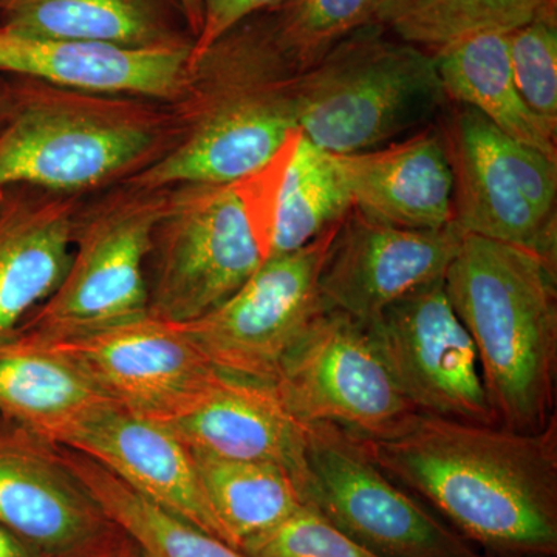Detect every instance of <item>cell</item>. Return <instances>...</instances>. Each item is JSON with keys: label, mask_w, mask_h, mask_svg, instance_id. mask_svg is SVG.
Returning <instances> with one entry per match:
<instances>
[{"label": "cell", "mask_w": 557, "mask_h": 557, "mask_svg": "<svg viewBox=\"0 0 557 557\" xmlns=\"http://www.w3.org/2000/svg\"><path fill=\"white\" fill-rule=\"evenodd\" d=\"M508 50L520 95L557 132V9L508 32Z\"/></svg>", "instance_id": "obj_29"}, {"label": "cell", "mask_w": 557, "mask_h": 557, "mask_svg": "<svg viewBox=\"0 0 557 557\" xmlns=\"http://www.w3.org/2000/svg\"><path fill=\"white\" fill-rule=\"evenodd\" d=\"M478 557H483V556H478Z\"/></svg>", "instance_id": "obj_36"}, {"label": "cell", "mask_w": 557, "mask_h": 557, "mask_svg": "<svg viewBox=\"0 0 557 557\" xmlns=\"http://www.w3.org/2000/svg\"><path fill=\"white\" fill-rule=\"evenodd\" d=\"M446 101L431 51L380 24L341 40L296 81L300 134L336 156L386 146Z\"/></svg>", "instance_id": "obj_6"}, {"label": "cell", "mask_w": 557, "mask_h": 557, "mask_svg": "<svg viewBox=\"0 0 557 557\" xmlns=\"http://www.w3.org/2000/svg\"><path fill=\"white\" fill-rule=\"evenodd\" d=\"M453 171L454 225L557 263V160L456 104L440 127Z\"/></svg>", "instance_id": "obj_8"}, {"label": "cell", "mask_w": 557, "mask_h": 557, "mask_svg": "<svg viewBox=\"0 0 557 557\" xmlns=\"http://www.w3.org/2000/svg\"><path fill=\"white\" fill-rule=\"evenodd\" d=\"M351 437L465 541L497 557H556V417L522 432L417 413L392 437Z\"/></svg>", "instance_id": "obj_1"}, {"label": "cell", "mask_w": 557, "mask_h": 557, "mask_svg": "<svg viewBox=\"0 0 557 557\" xmlns=\"http://www.w3.org/2000/svg\"><path fill=\"white\" fill-rule=\"evenodd\" d=\"M65 467L79 479L141 557H248L188 520L141 496L112 471L67 446L54 445Z\"/></svg>", "instance_id": "obj_24"}, {"label": "cell", "mask_w": 557, "mask_h": 557, "mask_svg": "<svg viewBox=\"0 0 557 557\" xmlns=\"http://www.w3.org/2000/svg\"><path fill=\"white\" fill-rule=\"evenodd\" d=\"M78 196L13 186L0 193V339L61 284L72 259Z\"/></svg>", "instance_id": "obj_20"}, {"label": "cell", "mask_w": 557, "mask_h": 557, "mask_svg": "<svg viewBox=\"0 0 557 557\" xmlns=\"http://www.w3.org/2000/svg\"><path fill=\"white\" fill-rule=\"evenodd\" d=\"M388 369L418 413L498 424L478 350L445 288V277L392 304L368 324Z\"/></svg>", "instance_id": "obj_12"}, {"label": "cell", "mask_w": 557, "mask_h": 557, "mask_svg": "<svg viewBox=\"0 0 557 557\" xmlns=\"http://www.w3.org/2000/svg\"><path fill=\"white\" fill-rule=\"evenodd\" d=\"M175 135L170 104L9 76L0 121V193L13 186L79 196L124 183Z\"/></svg>", "instance_id": "obj_4"}, {"label": "cell", "mask_w": 557, "mask_h": 557, "mask_svg": "<svg viewBox=\"0 0 557 557\" xmlns=\"http://www.w3.org/2000/svg\"><path fill=\"white\" fill-rule=\"evenodd\" d=\"M557 0H383L379 24L392 35L434 51L482 32H511Z\"/></svg>", "instance_id": "obj_27"}, {"label": "cell", "mask_w": 557, "mask_h": 557, "mask_svg": "<svg viewBox=\"0 0 557 557\" xmlns=\"http://www.w3.org/2000/svg\"><path fill=\"white\" fill-rule=\"evenodd\" d=\"M106 557H141L139 556L138 549L135 548V545L131 544L127 545V547H124L123 549H120V552L113 553V555L106 556Z\"/></svg>", "instance_id": "obj_35"}, {"label": "cell", "mask_w": 557, "mask_h": 557, "mask_svg": "<svg viewBox=\"0 0 557 557\" xmlns=\"http://www.w3.org/2000/svg\"><path fill=\"white\" fill-rule=\"evenodd\" d=\"M383 0H281L252 14L274 49L299 73L359 28L379 24Z\"/></svg>", "instance_id": "obj_28"}, {"label": "cell", "mask_w": 557, "mask_h": 557, "mask_svg": "<svg viewBox=\"0 0 557 557\" xmlns=\"http://www.w3.org/2000/svg\"><path fill=\"white\" fill-rule=\"evenodd\" d=\"M284 160L233 183L168 188L146 260L148 314L188 324L218 309L269 258Z\"/></svg>", "instance_id": "obj_5"}, {"label": "cell", "mask_w": 557, "mask_h": 557, "mask_svg": "<svg viewBox=\"0 0 557 557\" xmlns=\"http://www.w3.org/2000/svg\"><path fill=\"white\" fill-rule=\"evenodd\" d=\"M298 76L255 17L239 22L189 65L182 94L170 104V149L124 183L166 189L233 183L262 170L299 131Z\"/></svg>", "instance_id": "obj_2"}, {"label": "cell", "mask_w": 557, "mask_h": 557, "mask_svg": "<svg viewBox=\"0 0 557 557\" xmlns=\"http://www.w3.org/2000/svg\"><path fill=\"white\" fill-rule=\"evenodd\" d=\"M190 454L209 505L237 549L304 505L295 480L276 465L228 460L199 450Z\"/></svg>", "instance_id": "obj_26"}, {"label": "cell", "mask_w": 557, "mask_h": 557, "mask_svg": "<svg viewBox=\"0 0 557 557\" xmlns=\"http://www.w3.org/2000/svg\"><path fill=\"white\" fill-rule=\"evenodd\" d=\"M446 100L478 110L498 131L557 160L549 129L516 86L508 32H482L431 51Z\"/></svg>", "instance_id": "obj_23"}, {"label": "cell", "mask_w": 557, "mask_h": 557, "mask_svg": "<svg viewBox=\"0 0 557 557\" xmlns=\"http://www.w3.org/2000/svg\"><path fill=\"white\" fill-rule=\"evenodd\" d=\"M0 523L40 557H106L131 544L53 443L2 420Z\"/></svg>", "instance_id": "obj_13"}, {"label": "cell", "mask_w": 557, "mask_h": 557, "mask_svg": "<svg viewBox=\"0 0 557 557\" xmlns=\"http://www.w3.org/2000/svg\"><path fill=\"white\" fill-rule=\"evenodd\" d=\"M65 446L94 458L159 507L230 544L193 454L166 424L113 408Z\"/></svg>", "instance_id": "obj_17"}, {"label": "cell", "mask_w": 557, "mask_h": 557, "mask_svg": "<svg viewBox=\"0 0 557 557\" xmlns=\"http://www.w3.org/2000/svg\"><path fill=\"white\" fill-rule=\"evenodd\" d=\"M166 424L190 450L285 469L296 486L306 474L307 424L271 384L222 373L203 397Z\"/></svg>", "instance_id": "obj_18"}, {"label": "cell", "mask_w": 557, "mask_h": 557, "mask_svg": "<svg viewBox=\"0 0 557 557\" xmlns=\"http://www.w3.org/2000/svg\"><path fill=\"white\" fill-rule=\"evenodd\" d=\"M341 223L298 251L265 259L218 309L175 325L220 373L273 386L288 351L327 310L319 276Z\"/></svg>", "instance_id": "obj_11"}, {"label": "cell", "mask_w": 557, "mask_h": 557, "mask_svg": "<svg viewBox=\"0 0 557 557\" xmlns=\"http://www.w3.org/2000/svg\"><path fill=\"white\" fill-rule=\"evenodd\" d=\"M166 189L123 183L76 215L61 284L17 332L58 341L148 314L146 260Z\"/></svg>", "instance_id": "obj_7"}, {"label": "cell", "mask_w": 557, "mask_h": 557, "mask_svg": "<svg viewBox=\"0 0 557 557\" xmlns=\"http://www.w3.org/2000/svg\"><path fill=\"white\" fill-rule=\"evenodd\" d=\"M7 102H9V76L0 75V121L5 113Z\"/></svg>", "instance_id": "obj_34"}, {"label": "cell", "mask_w": 557, "mask_h": 557, "mask_svg": "<svg viewBox=\"0 0 557 557\" xmlns=\"http://www.w3.org/2000/svg\"><path fill=\"white\" fill-rule=\"evenodd\" d=\"M463 233L408 230L364 218L351 209L330 245L319 292L329 310L372 324L392 304L445 277Z\"/></svg>", "instance_id": "obj_15"}, {"label": "cell", "mask_w": 557, "mask_h": 557, "mask_svg": "<svg viewBox=\"0 0 557 557\" xmlns=\"http://www.w3.org/2000/svg\"><path fill=\"white\" fill-rule=\"evenodd\" d=\"M0 557H40L0 523Z\"/></svg>", "instance_id": "obj_32"}, {"label": "cell", "mask_w": 557, "mask_h": 557, "mask_svg": "<svg viewBox=\"0 0 557 557\" xmlns=\"http://www.w3.org/2000/svg\"><path fill=\"white\" fill-rule=\"evenodd\" d=\"M190 50L193 46L126 49L89 40L36 38L0 27V75L172 104L188 75Z\"/></svg>", "instance_id": "obj_16"}, {"label": "cell", "mask_w": 557, "mask_h": 557, "mask_svg": "<svg viewBox=\"0 0 557 557\" xmlns=\"http://www.w3.org/2000/svg\"><path fill=\"white\" fill-rule=\"evenodd\" d=\"M278 2L281 0H201L203 22L200 35L194 40L188 67L239 22Z\"/></svg>", "instance_id": "obj_31"}, {"label": "cell", "mask_w": 557, "mask_h": 557, "mask_svg": "<svg viewBox=\"0 0 557 557\" xmlns=\"http://www.w3.org/2000/svg\"><path fill=\"white\" fill-rule=\"evenodd\" d=\"M180 9L185 16L186 25L194 40L200 35L201 22H203V9L201 0H178Z\"/></svg>", "instance_id": "obj_33"}, {"label": "cell", "mask_w": 557, "mask_h": 557, "mask_svg": "<svg viewBox=\"0 0 557 557\" xmlns=\"http://www.w3.org/2000/svg\"><path fill=\"white\" fill-rule=\"evenodd\" d=\"M113 408L119 406L49 341L22 332L0 339V420L65 446Z\"/></svg>", "instance_id": "obj_21"}, {"label": "cell", "mask_w": 557, "mask_h": 557, "mask_svg": "<svg viewBox=\"0 0 557 557\" xmlns=\"http://www.w3.org/2000/svg\"><path fill=\"white\" fill-rule=\"evenodd\" d=\"M49 343L119 408L150 420L185 412L222 375L178 325L150 314Z\"/></svg>", "instance_id": "obj_14"}, {"label": "cell", "mask_w": 557, "mask_h": 557, "mask_svg": "<svg viewBox=\"0 0 557 557\" xmlns=\"http://www.w3.org/2000/svg\"><path fill=\"white\" fill-rule=\"evenodd\" d=\"M299 494L304 505L379 557L480 556L332 424H307Z\"/></svg>", "instance_id": "obj_10"}, {"label": "cell", "mask_w": 557, "mask_h": 557, "mask_svg": "<svg viewBox=\"0 0 557 557\" xmlns=\"http://www.w3.org/2000/svg\"><path fill=\"white\" fill-rule=\"evenodd\" d=\"M445 288L478 350L497 423L547 426L556 417L557 263L463 234Z\"/></svg>", "instance_id": "obj_3"}, {"label": "cell", "mask_w": 557, "mask_h": 557, "mask_svg": "<svg viewBox=\"0 0 557 557\" xmlns=\"http://www.w3.org/2000/svg\"><path fill=\"white\" fill-rule=\"evenodd\" d=\"M273 387L299 423L332 424L362 438L392 437L418 413L369 325L338 310L311 322Z\"/></svg>", "instance_id": "obj_9"}, {"label": "cell", "mask_w": 557, "mask_h": 557, "mask_svg": "<svg viewBox=\"0 0 557 557\" xmlns=\"http://www.w3.org/2000/svg\"><path fill=\"white\" fill-rule=\"evenodd\" d=\"M239 549L248 557H379L307 505L276 527L248 539Z\"/></svg>", "instance_id": "obj_30"}, {"label": "cell", "mask_w": 557, "mask_h": 557, "mask_svg": "<svg viewBox=\"0 0 557 557\" xmlns=\"http://www.w3.org/2000/svg\"><path fill=\"white\" fill-rule=\"evenodd\" d=\"M332 156L355 211L364 218L408 230H442L453 223V171L438 129Z\"/></svg>", "instance_id": "obj_19"}, {"label": "cell", "mask_w": 557, "mask_h": 557, "mask_svg": "<svg viewBox=\"0 0 557 557\" xmlns=\"http://www.w3.org/2000/svg\"><path fill=\"white\" fill-rule=\"evenodd\" d=\"M351 209L350 194L332 153L300 134L274 196L269 258L306 247L343 222Z\"/></svg>", "instance_id": "obj_25"}, {"label": "cell", "mask_w": 557, "mask_h": 557, "mask_svg": "<svg viewBox=\"0 0 557 557\" xmlns=\"http://www.w3.org/2000/svg\"><path fill=\"white\" fill-rule=\"evenodd\" d=\"M0 27L126 49L194 46L178 0H0Z\"/></svg>", "instance_id": "obj_22"}]
</instances>
